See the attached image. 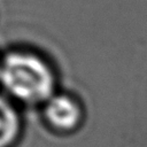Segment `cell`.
<instances>
[{
	"mask_svg": "<svg viewBox=\"0 0 147 147\" xmlns=\"http://www.w3.org/2000/svg\"><path fill=\"white\" fill-rule=\"evenodd\" d=\"M0 83L10 95L25 103L46 102L54 95L55 78L52 69L31 53L7 54L0 64Z\"/></svg>",
	"mask_w": 147,
	"mask_h": 147,
	"instance_id": "6da1fadb",
	"label": "cell"
},
{
	"mask_svg": "<svg viewBox=\"0 0 147 147\" xmlns=\"http://www.w3.org/2000/svg\"><path fill=\"white\" fill-rule=\"evenodd\" d=\"M20 132V118L15 108L0 96V147H9Z\"/></svg>",
	"mask_w": 147,
	"mask_h": 147,
	"instance_id": "3957f363",
	"label": "cell"
},
{
	"mask_svg": "<svg viewBox=\"0 0 147 147\" xmlns=\"http://www.w3.org/2000/svg\"><path fill=\"white\" fill-rule=\"evenodd\" d=\"M45 116L57 130H72L80 121L82 111L75 100L67 95H53L46 101Z\"/></svg>",
	"mask_w": 147,
	"mask_h": 147,
	"instance_id": "7a4b0ae2",
	"label": "cell"
}]
</instances>
